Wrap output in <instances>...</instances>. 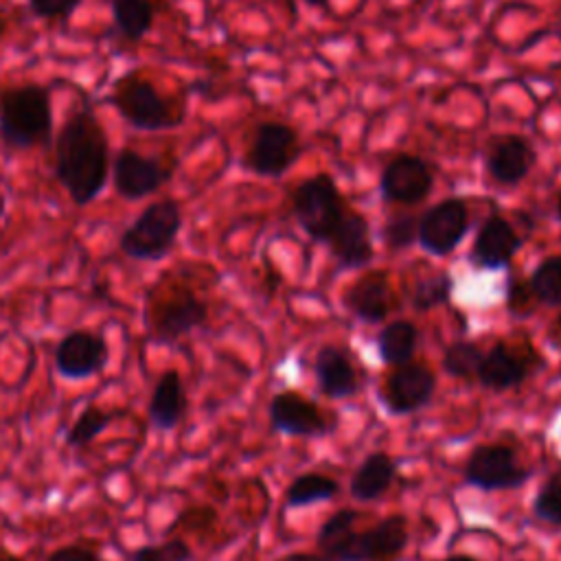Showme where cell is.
<instances>
[{
  "mask_svg": "<svg viewBox=\"0 0 561 561\" xmlns=\"http://www.w3.org/2000/svg\"><path fill=\"white\" fill-rule=\"evenodd\" d=\"M535 351L526 348L522 353L519 348H513L506 342H495L482 357V364L478 368V381L495 392L508 390L519 386L530 370L535 368Z\"/></svg>",
  "mask_w": 561,
  "mask_h": 561,
  "instance_id": "ffe728a7",
  "label": "cell"
},
{
  "mask_svg": "<svg viewBox=\"0 0 561 561\" xmlns=\"http://www.w3.org/2000/svg\"><path fill=\"white\" fill-rule=\"evenodd\" d=\"M342 305L364 322H381L397 309V296L386 270H370L355 278L342 294Z\"/></svg>",
  "mask_w": 561,
  "mask_h": 561,
  "instance_id": "2e32d148",
  "label": "cell"
},
{
  "mask_svg": "<svg viewBox=\"0 0 561 561\" xmlns=\"http://www.w3.org/2000/svg\"><path fill=\"white\" fill-rule=\"evenodd\" d=\"M419 217L416 215H394L383 224L381 237L390 250H405L416 241Z\"/></svg>",
  "mask_w": 561,
  "mask_h": 561,
  "instance_id": "d6a6232c",
  "label": "cell"
},
{
  "mask_svg": "<svg viewBox=\"0 0 561 561\" xmlns=\"http://www.w3.org/2000/svg\"><path fill=\"white\" fill-rule=\"evenodd\" d=\"M394 473H397V462L388 454L383 451L368 454L357 465L351 478V495L359 502H373L390 489Z\"/></svg>",
  "mask_w": 561,
  "mask_h": 561,
  "instance_id": "603a6c76",
  "label": "cell"
},
{
  "mask_svg": "<svg viewBox=\"0 0 561 561\" xmlns=\"http://www.w3.org/2000/svg\"><path fill=\"white\" fill-rule=\"evenodd\" d=\"M208 320V305L188 287H173L147 313V329L158 344H173Z\"/></svg>",
  "mask_w": 561,
  "mask_h": 561,
  "instance_id": "9c48e42d",
  "label": "cell"
},
{
  "mask_svg": "<svg viewBox=\"0 0 561 561\" xmlns=\"http://www.w3.org/2000/svg\"><path fill=\"white\" fill-rule=\"evenodd\" d=\"M327 245L342 270H359L375 256L368 219L351 208H346L340 217L337 226L327 239Z\"/></svg>",
  "mask_w": 561,
  "mask_h": 561,
  "instance_id": "d6986e66",
  "label": "cell"
},
{
  "mask_svg": "<svg viewBox=\"0 0 561 561\" xmlns=\"http://www.w3.org/2000/svg\"><path fill=\"white\" fill-rule=\"evenodd\" d=\"M484 351L469 340H456L445 348L443 368L447 375L456 379H471L478 375Z\"/></svg>",
  "mask_w": 561,
  "mask_h": 561,
  "instance_id": "f1b7e54d",
  "label": "cell"
},
{
  "mask_svg": "<svg viewBox=\"0 0 561 561\" xmlns=\"http://www.w3.org/2000/svg\"><path fill=\"white\" fill-rule=\"evenodd\" d=\"M434 186L430 164L414 153H397L379 175V191L386 202L414 206L423 202Z\"/></svg>",
  "mask_w": 561,
  "mask_h": 561,
  "instance_id": "4fadbf2b",
  "label": "cell"
},
{
  "mask_svg": "<svg viewBox=\"0 0 561 561\" xmlns=\"http://www.w3.org/2000/svg\"><path fill=\"white\" fill-rule=\"evenodd\" d=\"M445 561H476L471 557H465V554H454V557H447Z\"/></svg>",
  "mask_w": 561,
  "mask_h": 561,
  "instance_id": "60d3db41",
  "label": "cell"
},
{
  "mask_svg": "<svg viewBox=\"0 0 561 561\" xmlns=\"http://www.w3.org/2000/svg\"><path fill=\"white\" fill-rule=\"evenodd\" d=\"M533 471L522 467L513 447L502 443H482L471 449L465 460L462 480L480 491L517 489L530 480Z\"/></svg>",
  "mask_w": 561,
  "mask_h": 561,
  "instance_id": "52a82bcc",
  "label": "cell"
},
{
  "mask_svg": "<svg viewBox=\"0 0 561 561\" xmlns=\"http://www.w3.org/2000/svg\"><path fill=\"white\" fill-rule=\"evenodd\" d=\"M107 101L131 127L142 131L171 129L184 121V107L164 96L140 68L121 75L112 83Z\"/></svg>",
  "mask_w": 561,
  "mask_h": 561,
  "instance_id": "3957f363",
  "label": "cell"
},
{
  "mask_svg": "<svg viewBox=\"0 0 561 561\" xmlns=\"http://www.w3.org/2000/svg\"><path fill=\"white\" fill-rule=\"evenodd\" d=\"M182 224L184 217L178 199L151 202L121 232L118 250L134 261H160L173 250Z\"/></svg>",
  "mask_w": 561,
  "mask_h": 561,
  "instance_id": "277c9868",
  "label": "cell"
},
{
  "mask_svg": "<svg viewBox=\"0 0 561 561\" xmlns=\"http://www.w3.org/2000/svg\"><path fill=\"white\" fill-rule=\"evenodd\" d=\"M436 390V377L425 364H401L386 377L381 401L390 414H412L425 408Z\"/></svg>",
  "mask_w": 561,
  "mask_h": 561,
  "instance_id": "5bb4252c",
  "label": "cell"
},
{
  "mask_svg": "<svg viewBox=\"0 0 561 561\" xmlns=\"http://www.w3.org/2000/svg\"><path fill=\"white\" fill-rule=\"evenodd\" d=\"M419 344V329L410 320H394L386 324L377 335V351L383 364H408Z\"/></svg>",
  "mask_w": 561,
  "mask_h": 561,
  "instance_id": "cb8c5ba5",
  "label": "cell"
},
{
  "mask_svg": "<svg viewBox=\"0 0 561 561\" xmlns=\"http://www.w3.org/2000/svg\"><path fill=\"white\" fill-rule=\"evenodd\" d=\"M112 18L129 42H140L153 26L156 7L151 0H112Z\"/></svg>",
  "mask_w": 561,
  "mask_h": 561,
  "instance_id": "d4e9b609",
  "label": "cell"
},
{
  "mask_svg": "<svg viewBox=\"0 0 561 561\" xmlns=\"http://www.w3.org/2000/svg\"><path fill=\"white\" fill-rule=\"evenodd\" d=\"M118 416H121L118 410L107 412V410H103L99 405H85L81 410V414L75 419V423L66 432V447L83 449L85 445L96 440L107 430V425L114 419H118Z\"/></svg>",
  "mask_w": 561,
  "mask_h": 561,
  "instance_id": "4316f807",
  "label": "cell"
},
{
  "mask_svg": "<svg viewBox=\"0 0 561 561\" xmlns=\"http://www.w3.org/2000/svg\"><path fill=\"white\" fill-rule=\"evenodd\" d=\"M107 175V134L90 107H77L55 136V178L77 206H88L105 188Z\"/></svg>",
  "mask_w": 561,
  "mask_h": 561,
  "instance_id": "6da1fadb",
  "label": "cell"
},
{
  "mask_svg": "<svg viewBox=\"0 0 561 561\" xmlns=\"http://www.w3.org/2000/svg\"><path fill=\"white\" fill-rule=\"evenodd\" d=\"M46 561H105L101 559L94 550L85 548V546H77V543H68V546H59L55 548Z\"/></svg>",
  "mask_w": 561,
  "mask_h": 561,
  "instance_id": "d590c367",
  "label": "cell"
},
{
  "mask_svg": "<svg viewBox=\"0 0 561 561\" xmlns=\"http://www.w3.org/2000/svg\"><path fill=\"white\" fill-rule=\"evenodd\" d=\"M519 248L522 237L515 230V226L506 217L493 213L482 221L473 239L469 261L478 270H500L511 263Z\"/></svg>",
  "mask_w": 561,
  "mask_h": 561,
  "instance_id": "ac0fdd59",
  "label": "cell"
},
{
  "mask_svg": "<svg viewBox=\"0 0 561 561\" xmlns=\"http://www.w3.org/2000/svg\"><path fill=\"white\" fill-rule=\"evenodd\" d=\"M546 335H548V342H550L554 348L561 351V313H559L554 320H550V324H548V329H546Z\"/></svg>",
  "mask_w": 561,
  "mask_h": 561,
  "instance_id": "8d00e7d4",
  "label": "cell"
},
{
  "mask_svg": "<svg viewBox=\"0 0 561 561\" xmlns=\"http://www.w3.org/2000/svg\"><path fill=\"white\" fill-rule=\"evenodd\" d=\"M454 291V278L447 272H438L434 276L421 278L412 289V305L419 311L434 309L438 305L449 302Z\"/></svg>",
  "mask_w": 561,
  "mask_h": 561,
  "instance_id": "f546056e",
  "label": "cell"
},
{
  "mask_svg": "<svg viewBox=\"0 0 561 561\" xmlns=\"http://www.w3.org/2000/svg\"><path fill=\"white\" fill-rule=\"evenodd\" d=\"M337 491H340V486L331 476L309 471V473H302V476H298L289 482L287 493H285V502H287L289 508H300V506H309V504H316V502L331 500Z\"/></svg>",
  "mask_w": 561,
  "mask_h": 561,
  "instance_id": "484cf974",
  "label": "cell"
},
{
  "mask_svg": "<svg viewBox=\"0 0 561 561\" xmlns=\"http://www.w3.org/2000/svg\"><path fill=\"white\" fill-rule=\"evenodd\" d=\"M313 373H316L320 392L331 399H346L355 394L359 388L357 370L351 357L333 344H327L318 351L313 362Z\"/></svg>",
  "mask_w": 561,
  "mask_h": 561,
  "instance_id": "7402d4cb",
  "label": "cell"
},
{
  "mask_svg": "<svg viewBox=\"0 0 561 561\" xmlns=\"http://www.w3.org/2000/svg\"><path fill=\"white\" fill-rule=\"evenodd\" d=\"M537 153L524 136L502 134L491 138L484 151V167L493 182L517 186L535 167Z\"/></svg>",
  "mask_w": 561,
  "mask_h": 561,
  "instance_id": "e0dca14e",
  "label": "cell"
},
{
  "mask_svg": "<svg viewBox=\"0 0 561 561\" xmlns=\"http://www.w3.org/2000/svg\"><path fill=\"white\" fill-rule=\"evenodd\" d=\"M110 362V346L103 335L88 329H72L59 337L53 351L55 370L70 381L103 373Z\"/></svg>",
  "mask_w": 561,
  "mask_h": 561,
  "instance_id": "8fae6325",
  "label": "cell"
},
{
  "mask_svg": "<svg viewBox=\"0 0 561 561\" xmlns=\"http://www.w3.org/2000/svg\"><path fill=\"white\" fill-rule=\"evenodd\" d=\"M280 561H320V559H318V554H309V552H294V554H289V557H285V559H280Z\"/></svg>",
  "mask_w": 561,
  "mask_h": 561,
  "instance_id": "74e56055",
  "label": "cell"
},
{
  "mask_svg": "<svg viewBox=\"0 0 561 561\" xmlns=\"http://www.w3.org/2000/svg\"><path fill=\"white\" fill-rule=\"evenodd\" d=\"M408 519L388 515L373 528L355 533L353 528L318 543L320 561H397L408 546Z\"/></svg>",
  "mask_w": 561,
  "mask_h": 561,
  "instance_id": "5b68a950",
  "label": "cell"
},
{
  "mask_svg": "<svg viewBox=\"0 0 561 561\" xmlns=\"http://www.w3.org/2000/svg\"><path fill=\"white\" fill-rule=\"evenodd\" d=\"M557 215H559V219H561V191H559V195H557Z\"/></svg>",
  "mask_w": 561,
  "mask_h": 561,
  "instance_id": "b9f144b4",
  "label": "cell"
},
{
  "mask_svg": "<svg viewBox=\"0 0 561 561\" xmlns=\"http://www.w3.org/2000/svg\"><path fill=\"white\" fill-rule=\"evenodd\" d=\"M270 423L274 432L289 436H324L335 427V419L327 414L296 390H283L270 401Z\"/></svg>",
  "mask_w": 561,
  "mask_h": 561,
  "instance_id": "9a60e30c",
  "label": "cell"
},
{
  "mask_svg": "<svg viewBox=\"0 0 561 561\" xmlns=\"http://www.w3.org/2000/svg\"><path fill=\"white\" fill-rule=\"evenodd\" d=\"M307 2L309 7H318V9H327L329 7V0H302Z\"/></svg>",
  "mask_w": 561,
  "mask_h": 561,
  "instance_id": "ab89813d",
  "label": "cell"
},
{
  "mask_svg": "<svg viewBox=\"0 0 561 561\" xmlns=\"http://www.w3.org/2000/svg\"><path fill=\"white\" fill-rule=\"evenodd\" d=\"M4 33V20H2V15H0V35Z\"/></svg>",
  "mask_w": 561,
  "mask_h": 561,
  "instance_id": "7bdbcfd3",
  "label": "cell"
},
{
  "mask_svg": "<svg viewBox=\"0 0 561 561\" xmlns=\"http://www.w3.org/2000/svg\"><path fill=\"white\" fill-rule=\"evenodd\" d=\"M0 561H24V559L13 554V552H9V550H4V548H0Z\"/></svg>",
  "mask_w": 561,
  "mask_h": 561,
  "instance_id": "f35d334b",
  "label": "cell"
},
{
  "mask_svg": "<svg viewBox=\"0 0 561 561\" xmlns=\"http://www.w3.org/2000/svg\"><path fill=\"white\" fill-rule=\"evenodd\" d=\"M528 287L537 302L561 307V254L546 256L528 276Z\"/></svg>",
  "mask_w": 561,
  "mask_h": 561,
  "instance_id": "83f0119b",
  "label": "cell"
},
{
  "mask_svg": "<svg viewBox=\"0 0 561 561\" xmlns=\"http://www.w3.org/2000/svg\"><path fill=\"white\" fill-rule=\"evenodd\" d=\"M533 515L546 524L561 526V469L552 471L535 493Z\"/></svg>",
  "mask_w": 561,
  "mask_h": 561,
  "instance_id": "4dcf8cb0",
  "label": "cell"
},
{
  "mask_svg": "<svg viewBox=\"0 0 561 561\" xmlns=\"http://www.w3.org/2000/svg\"><path fill=\"white\" fill-rule=\"evenodd\" d=\"M31 11L42 20H68L83 0H26Z\"/></svg>",
  "mask_w": 561,
  "mask_h": 561,
  "instance_id": "836d02e7",
  "label": "cell"
},
{
  "mask_svg": "<svg viewBox=\"0 0 561 561\" xmlns=\"http://www.w3.org/2000/svg\"><path fill=\"white\" fill-rule=\"evenodd\" d=\"M302 151L298 131L280 121L256 125L245 151V167L261 178H280Z\"/></svg>",
  "mask_w": 561,
  "mask_h": 561,
  "instance_id": "ba28073f",
  "label": "cell"
},
{
  "mask_svg": "<svg viewBox=\"0 0 561 561\" xmlns=\"http://www.w3.org/2000/svg\"><path fill=\"white\" fill-rule=\"evenodd\" d=\"M193 550L184 539H164L160 543H142L134 548L125 561H191Z\"/></svg>",
  "mask_w": 561,
  "mask_h": 561,
  "instance_id": "1f68e13d",
  "label": "cell"
},
{
  "mask_svg": "<svg viewBox=\"0 0 561 561\" xmlns=\"http://www.w3.org/2000/svg\"><path fill=\"white\" fill-rule=\"evenodd\" d=\"M50 134L53 110L44 85L20 83L0 92V140L4 147L15 151L44 147Z\"/></svg>",
  "mask_w": 561,
  "mask_h": 561,
  "instance_id": "7a4b0ae2",
  "label": "cell"
},
{
  "mask_svg": "<svg viewBox=\"0 0 561 561\" xmlns=\"http://www.w3.org/2000/svg\"><path fill=\"white\" fill-rule=\"evenodd\" d=\"M537 298L533 296L530 287H528V280H519V283H511L508 285V291H506V305H508V311L513 316H528L535 307Z\"/></svg>",
  "mask_w": 561,
  "mask_h": 561,
  "instance_id": "e575fe53",
  "label": "cell"
},
{
  "mask_svg": "<svg viewBox=\"0 0 561 561\" xmlns=\"http://www.w3.org/2000/svg\"><path fill=\"white\" fill-rule=\"evenodd\" d=\"M186 410H188V397H186V388L182 383L180 373L175 368L162 370L158 381L153 383L149 405H147L153 427L162 432L173 430L175 425H180Z\"/></svg>",
  "mask_w": 561,
  "mask_h": 561,
  "instance_id": "44dd1931",
  "label": "cell"
},
{
  "mask_svg": "<svg viewBox=\"0 0 561 561\" xmlns=\"http://www.w3.org/2000/svg\"><path fill=\"white\" fill-rule=\"evenodd\" d=\"M175 171V162L145 156L131 147L116 151L112 162V186L118 197L127 202L145 199L158 193Z\"/></svg>",
  "mask_w": 561,
  "mask_h": 561,
  "instance_id": "30bf717a",
  "label": "cell"
},
{
  "mask_svg": "<svg viewBox=\"0 0 561 561\" xmlns=\"http://www.w3.org/2000/svg\"><path fill=\"white\" fill-rule=\"evenodd\" d=\"M346 202L329 173L302 180L291 193V210L298 226L318 243H327L346 210Z\"/></svg>",
  "mask_w": 561,
  "mask_h": 561,
  "instance_id": "8992f818",
  "label": "cell"
},
{
  "mask_svg": "<svg viewBox=\"0 0 561 561\" xmlns=\"http://www.w3.org/2000/svg\"><path fill=\"white\" fill-rule=\"evenodd\" d=\"M469 230V208L462 197H447L419 217L416 241L434 256H445L458 248Z\"/></svg>",
  "mask_w": 561,
  "mask_h": 561,
  "instance_id": "7c38bea8",
  "label": "cell"
}]
</instances>
